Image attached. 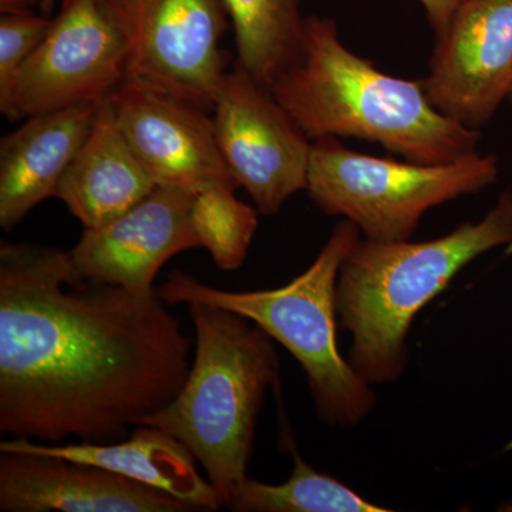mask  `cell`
I'll list each match as a JSON object with an SVG mask.
<instances>
[{"instance_id":"cell-1","label":"cell","mask_w":512,"mask_h":512,"mask_svg":"<svg viewBox=\"0 0 512 512\" xmlns=\"http://www.w3.org/2000/svg\"><path fill=\"white\" fill-rule=\"evenodd\" d=\"M167 305L84 278L70 252L0 242V434L126 440L190 375L192 339Z\"/></svg>"},{"instance_id":"cell-2","label":"cell","mask_w":512,"mask_h":512,"mask_svg":"<svg viewBox=\"0 0 512 512\" xmlns=\"http://www.w3.org/2000/svg\"><path fill=\"white\" fill-rule=\"evenodd\" d=\"M271 90L312 141L357 138L423 164L478 153L480 131L441 114L423 83L390 76L353 53L330 18H306L301 52Z\"/></svg>"},{"instance_id":"cell-3","label":"cell","mask_w":512,"mask_h":512,"mask_svg":"<svg viewBox=\"0 0 512 512\" xmlns=\"http://www.w3.org/2000/svg\"><path fill=\"white\" fill-rule=\"evenodd\" d=\"M512 245V191L483 220L424 242L359 238L340 266L336 313L352 333L350 363L370 384L394 383L407 366L417 313L478 256Z\"/></svg>"},{"instance_id":"cell-4","label":"cell","mask_w":512,"mask_h":512,"mask_svg":"<svg viewBox=\"0 0 512 512\" xmlns=\"http://www.w3.org/2000/svg\"><path fill=\"white\" fill-rule=\"evenodd\" d=\"M188 313L195 346L187 382L140 424L183 443L227 507L248 478L266 390L278 382V355L274 339L238 313L207 303H188Z\"/></svg>"},{"instance_id":"cell-5","label":"cell","mask_w":512,"mask_h":512,"mask_svg":"<svg viewBox=\"0 0 512 512\" xmlns=\"http://www.w3.org/2000/svg\"><path fill=\"white\" fill-rule=\"evenodd\" d=\"M359 232L353 222L340 221L313 264L282 288L227 291L174 271L157 293L168 305L207 303L252 320L298 360L320 420L352 429L376 404L370 383L343 359L336 340V284Z\"/></svg>"},{"instance_id":"cell-6","label":"cell","mask_w":512,"mask_h":512,"mask_svg":"<svg viewBox=\"0 0 512 512\" xmlns=\"http://www.w3.org/2000/svg\"><path fill=\"white\" fill-rule=\"evenodd\" d=\"M497 158L480 153L444 164L356 153L339 138L313 141L309 197L326 215L353 222L373 241H407L431 208L497 181Z\"/></svg>"},{"instance_id":"cell-7","label":"cell","mask_w":512,"mask_h":512,"mask_svg":"<svg viewBox=\"0 0 512 512\" xmlns=\"http://www.w3.org/2000/svg\"><path fill=\"white\" fill-rule=\"evenodd\" d=\"M126 37L124 82L214 109L227 57L222 0H107Z\"/></svg>"},{"instance_id":"cell-8","label":"cell","mask_w":512,"mask_h":512,"mask_svg":"<svg viewBox=\"0 0 512 512\" xmlns=\"http://www.w3.org/2000/svg\"><path fill=\"white\" fill-rule=\"evenodd\" d=\"M126 37L107 0H69L23 64L3 116L28 119L99 103L126 80Z\"/></svg>"},{"instance_id":"cell-9","label":"cell","mask_w":512,"mask_h":512,"mask_svg":"<svg viewBox=\"0 0 512 512\" xmlns=\"http://www.w3.org/2000/svg\"><path fill=\"white\" fill-rule=\"evenodd\" d=\"M215 134L229 173L262 215L308 188L313 141L268 87L235 66L215 99Z\"/></svg>"},{"instance_id":"cell-10","label":"cell","mask_w":512,"mask_h":512,"mask_svg":"<svg viewBox=\"0 0 512 512\" xmlns=\"http://www.w3.org/2000/svg\"><path fill=\"white\" fill-rule=\"evenodd\" d=\"M421 83L460 126L480 130L493 119L512 89V0H461Z\"/></svg>"},{"instance_id":"cell-11","label":"cell","mask_w":512,"mask_h":512,"mask_svg":"<svg viewBox=\"0 0 512 512\" xmlns=\"http://www.w3.org/2000/svg\"><path fill=\"white\" fill-rule=\"evenodd\" d=\"M110 99L124 137L157 187L191 194L215 184L238 188L222 158L210 111L128 82Z\"/></svg>"},{"instance_id":"cell-12","label":"cell","mask_w":512,"mask_h":512,"mask_svg":"<svg viewBox=\"0 0 512 512\" xmlns=\"http://www.w3.org/2000/svg\"><path fill=\"white\" fill-rule=\"evenodd\" d=\"M194 194L157 187L116 220L84 229L70 251L77 271L100 284L156 292L154 281L173 256L200 248L192 222Z\"/></svg>"},{"instance_id":"cell-13","label":"cell","mask_w":512,"mask_h":512,"mask_svg":"<svg viewBox=\"0 0 512 512\" xmlns=\"http://www.w3.org/2000/svg\"><path fill=\"white\" fill-rule=\"evenodd\" d=\"M3 512H192V505L158 488L92 464L0 451Z\"/></svg>"},{"instance_id":"cell-14","label":"cell","mask_w":512,"mask_h":512,"mask_svg":"<svg viewBox=\"0 0 512 512\" xmlns=\"http://www.w3.org/2000/svg\"><path fill=\"white\" fill-rule=\"evenodd\" d=\"M97 104L36 114L0 140V227L10 231L40 202L56 197L64 173L83 146Z\"/></svg>"},{"instance_id":"cell-15","label":"cell","mask_w":512,"mask_h":512,"mask_svg":"<svg viewBox=\"0 0 512 512\" xmlns=\"http://www.w3.org/2000/svg\"><path fill=\"white\" fill-rule=\"evenodd\" d=\"M22 450L49 454L92 464L138 483L158 488L192 505L197 511H217L224 503L210 481L198 470L191 451L167 431L140 426L131 430L126 440L110 444H46L26 439H9L0 443V451Z\"/></svg>"},{"instance_id":"cell-16","label":"cell","mask_w":512,"mask_h":512,"mask_svg":"<svg viewBox=\"0 0 512 512\" xmlns=\"http://www.w3.org/2000/svg\"><path fill=\"white\" fill-rule=\"evenodd\" d=\"M156 188L124 137L107 96L97 104L92 130L64 173L56 198L84 229H93L136 207Z\"/></svg>"},{"instance_id":"cell-17","label":"cell","mask_w":512,"mask_h":512,"mask_svg":"<svg viewBox=\"0 0 512 512\" xmlns=\"http://www.w3.org/2000/svg\"><path fill=\"white\" fill-rule=\"evenodd\" d=\"M234 28L235 66L272 89L301 52L302 0H222Z\"/></svg>"},{"instance_id":"cell-18","label":"cell","mask_w":512,"mask_h":512,"mask_svg":"<svg viewBox=\"0 0 512 512\" xmlns=\"http://www.w3.org/2000/svg\"><path fill=\"white\" fill-rule=\"evenodd\" d=\"M295 466L285 483L272 485L247 478L227 507L235 512H386L335 478L318 473L293 453Z\"/></svg>"},{"instance_id":"cell-19","label":"cell","mask_w":512,"mask_h":512,"mask_svg":"<svg viewBox=\"0 0 512 512\" xmlns=\"http://www.w3.org/2000/svg\"><path fill=\"white\" fill-rule=\"evenodd\" d=\"M237 188L215 184L194 194L192 222L200 248L207 249L222 271H235L247 259L256 229V208L235 197Z\"/></svg>"},{"instance_id":"cell-20","label":"cell","mask_w":512,"mask_h":512,"mask_svg":"<svg viewBox=\"0 0 512 512\" xmlns=\"http://www.w3.org/2000/svg\"><path fill=\"white\" fill-rule=\"evenodd\" d=\"M53 19L33 10L0 16V111L8 106L13 83L52 28Z\"/></svg>"},{"instance_id":"cell-21","label":"cell","mask_w":512,"mask_h":512,"mask_svg":"<svg viewBox=\"0 0 512 512\" xmlns=\"http://www.w3.org/2000/svg\"><path fill=\"white\" fill-rule=\"evenodd\" d=\"M426 12L434 35L439 37L447 29L451 16L456 12L461 0H419Z\"/></svg>"},{"instance_id":"cell-22","label":"cell","mask_w":512,"mask_h":512,"mask_svg":"<svg viewBox=\"0 0 512 512\" xmlns=\"http://www.w3.org/2000/svg\"><path fill=\"white\" fill-rule=\"evenodd\" d=\"M57 2L62 3L63 6L69 0H0V12H23V10H32L37 6L42 10L43 15L49 16Z\"/></svg>"},{"instance_id":"cell-23","label":"cell","mask_w":512,"mask_h":512,"mask_svg":"<svg viewBox=\"0 0 512 512\" xmlns=\"http://www.w3.org/2000/svg\"><path fill=\"white\" fill-rule=\"evenodd\" d=\"M508 100H510V103L512 104V89H511L510 97H508Z\"/></svg>"}]
</instances>
